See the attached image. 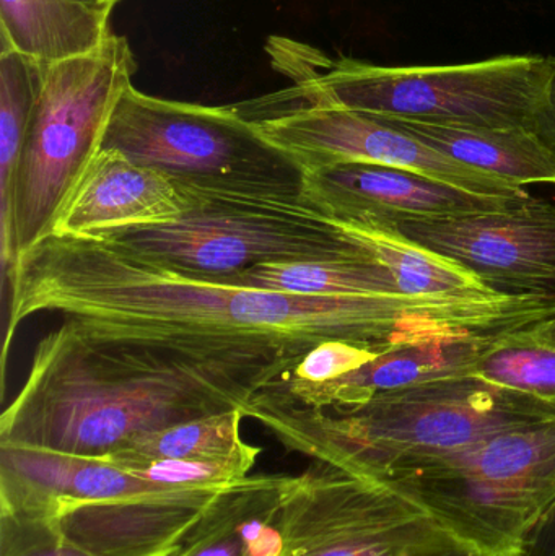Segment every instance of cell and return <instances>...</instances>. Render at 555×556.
<instances>
[{"label": "cell", "mask_w": 555, "mask_h": 556, "mask_svg": "<svg viewBox=\"0 0 555 556\" xmlns=\"http://www.w3.org/2000/svg\"><path fill=\"white\" fill-rule=\"evenodd\" d=\"M237 287L302 296H396V281L377 256L364 260L261 264L220 278Z\"/></svg>", "instance_id": "7402d4cb"}, {"label": "cell", "mask_w": 555, "mask_h": 556, "mask_svg": "<svg viewBox=\"0 0 555 556\" xmlns=\"http://www.w3.org/2000/svg\"><path fill=\"white\" fill-rule=\"evenodd\" d=\"M541 324L499 337L472 378L555 405V340Z\"/></svg>", "instance_id": "cb8c5ba5"}, {"label": "cell", "mask_w": 555, "mask_h": 556, "mask_svg": "<svg viewBox=\"0 0 555 556\" xmlns=\"http://www.w3.org/2000/svg\"><path fill=\"white\" fill-rule=\"evenodd\" d=\"M136 72V55L117 35L90 54L49 64L26 130L9 211L0 218L3 281L25 251L54 231L62 208L100 152L114 108Z\"/></svg>", "instance_id": "8992f818"}, {"label": "cell", "mask_w": 555, "mask_h": 556, "mask_svg": "<svg viewBox=\"0 0 555 556\" xmlns=\"http://www.w3.org/2000/svg\"><path fill=\"white\" fill-rule=\"evenodd\" d=\"M77 2L84 3V5L90 7V9L97 10V12L106 13L111 15L114 7L121 2V0H77Z\"/></svg>", "instance_id": "83f0119b"}, {"label": "cell", "mask_w": 555, "mask_h": 556, "mask_svg": "<svg viewBox=\"0 0 555 556\" xmlns=\"http://www.w3.org/2000/svg\"><path fill=\"white\" fill-rule=\"evenodd\" d=\"M352 237L370 248L390 270L401 294L414 298L481 300L497 296L499 291L463 267L401 237L378 222H341Z\"/></svg>", "instance_id": "ffe728a7"}, {"label": "cell", "mask_w": 555, "mask_h": 556, "mask_svg": "<svg viewBox=\"0 0 555 556\" xmlns=\"http://www.w3.org/2000/svg\"><path fill=\"white\" fill-rule=\"evenodd\" d=\"M554 2H555V0H554Z\"/></svg>", "instance_id": "4dcf8cb0"}, {"label": "cell", "mask_w": 555, "mask_h": 556, "mask_svg": "<svg viewBox=\"0 0 555 556\" xmlns=\"http://www.w3.org/2000/svg\"><path fill=\"white\" fill-rule=\"evenodd\" d=\"M0 556H94L72 544L52 515L0 509Z\"/></svg>", "instance_id": "d4e9b609"}, {"label": "cell", "mask_w": 555, "mask_h": 556, "mask_svg": "<svg viewBox=\"0 0 555 556\" xmlns=\"http://www.w3.org/2000/svg\"><path fill=\"white\" fill-rule=\"evenodd\" d=\"M507 336V333H505ZM502 336L452 337L390 350L362 368L328 382L289 379L267 389L312 408L364 404L380 392L443 379L472 378L485 353Z\"/></svg>", "instance_id": "2e32d148"}, {"label": "cell", "mask_w": 555, "mask_h": 556, "mask_svg": "<svg viewBox=\"0 0 555 556\" xmlns=\"http://www.w3.org/2000/svg\"><path fill=\"white\" fill-rule=\"evenodd\" d=\"M305 194L341 222L453 217L504 211L527 201L472 194L426 176L368 163L310 169Z\"/></svg>", "instance_id": "7c38bea8"}, {"label": "cell", "mask_w": 555, "mask_h": 556, "mask_svg": "<svg viewBox=\"0 0 555 556\" xmlns=\"http://www.w3.org/2000/svg\"><path fill=\"white\" fill-rule=\"evenodd\" d=\"M225 486H181L77 503L54 518L62 534L88 554L168 556Z\"/></svg>", "instance_id": "4fadbf2b"}, {"label": "cell", "mask_w": 555, "mask_h": 556, "mask_svg": "<svg viewBox=\"0 0 555 556\" xmlns=\"http://www.w3.org/2000/svg\"><path fill=\"white\" fill-rule=\"evenodd\" d=\"M243 418V412L235 408L182 421L142 434L104 459L121 467L152 460H202L235 464L250 472L261 450L241 438Z\"/></svg>", "instance_id": "44dd1931"}, {"label": "cell", "mask_w": 555, "mask_h": 556, "mask_svg": "<svg viewBox=\"0 0 555 556\" xmlns=\"http://www.w3.org/2000/svg\"><path fill=\"white\" fill-rule=\"evenodd\" d=\"M534 132L555 156V55L547 58V84L534 121Z\"/></svg>", "instance_id": "4316f807"}, {"label": "cell", "mask_w": 555, "mask_h": 556, "mask_svg": "<svg viewBox=\"0 0 555 556\" xmlns=\"http://www.w3.org/2000/svg\"><path fill=\"white\" fill-rule=\"evenodd\" d=\"M282 556H485L387 483L316 463L290 477Z\"/></svg>", "instance_id": "9c48e42d"}, {"label": "cell", "mask_w": 555, "mask_h": 556, "mask_svg": "<svg viewBox=\"0 0 555 556\" xmlns=\"http://www.w3.org/2000/svg\"><path fill=\"white\" fill-rule=\"evenodd\" d=\"M274 71L292 81L283 100L374 116L469 129L534 130L547 58L499 55L449 65H378L331 58L308 42L270 36Z\"/></svg>", "instance_id": "277c9868"}, {"label": "cell", "mask_w": 555, "mask_h": 556, "mask_svg": "<svg viewBox=\"0 0 555 556\" xmlns=\"http://www.w3.org/2000/svg\"><path fill=\"white\" fill-rule=\"evenodd\" d=\"M378 224L462 264L499 293L555 300L553 202L531 195L504 211L404 217Z\"/></svg>", "instance_id": "8fae6325"}, {"label": "cell", "mask_w": 555, "mask_h": 556, "mask_svg": "<svg viewBox=\"0 0 555 556\" xmlns=\"http://www.w3.org/2000/svg\"><path fill=\"white\" fill-rule=\"evenodd\" d=\"M48 67L41 59L0 49V218L9 211L23 142Z\"/></svg>", "instance_id": "603a6c76"}, {"label": "cell", "mask_w": 555, "mask_h": 556, "mask_svg": "<svg viewBox=\"0 0 555 556\" xmlns=\"http://www.w3.org/2000/svg\"><path fill=\"white\" fill-rule=\"evenodd\" d=\"M175 186L181 195L175 220L91 238L136 260L214 280L261 264L375 256L305 192L257 195Z\"/></svg>", "instance_id": "5b68a950"}, {"label": "cell", "mask_w": 555, "mask_h": 556, "mask_svg": "<svg viewBox=\"0 0 555 556\" xmlns=\"http://www.w3.org/2000/svg\"><path fill=\"white\" fill-rule=\"evenodd\" d=\"M101 149L117 150L175 185L257 195L305 192V168L234 106L163 100L134 85L117 101Z\"/></svg>", "instance_id": "ba28073f"}, {"label": "cell", "mask_w": 555, "mask_h": 556, "mask_svg": "<svg viewBox=\"0 0 555 556\" xmlns=\"http://www.w3.org/2000/svg\"><path fill=\"white\" fill-rule=\"evenodd\" d=\"M381 119L450 159L521 188L530 185L555 186V156L534 130L469 129L391 117Z\"/></svg>", "instance_id": "ac0fdd59"}, {"label": "cell", "mask_w": 555, "mask_h": 556, "mask_svg": "<svg viewBox=\"0 0 555 556\" xmlns=\"http://www.w3.org/2000/svg\"><path fill=\"white\" fill-rule=\"evenodd\" d=\"M104 457L0 443V509L58 515L65 506L163 490Z\"/></svg>", "instance_id": "5bb4252c"}, {"label": "cell", "mask_w": 555, "mask_h": 556, "mask_svg": "<svg viewBox=\"0 0 555 556\" xmlns=\"http://www.w3.org/2000/svg\"><path fill=\"white\" fill-rule=\"evenodd\" d=\"M254 394L139 346L94 339L64 320L46 333L0 443L108 457L142 434L222 412Z\"/></svg>", "instance_id": "7a4b0ae2"}, {"label": "cell", "mask_w": 555, "mask_h": 556, "mask_svg": "<svg viewBox=\"0 0 555 556\" xmlns=\"http://www.w3.org/2000/svg\"><path fill=\"white\" fill-rule=\"evenodd\" d=\"M290 477L248 476L225 486L168 556H282Z\"/></svg>", "instance_id": "e0dca14e"}, {"label": "cell", "mask_w": 555, "mask_h": 556, "mask_svg": "<svg viewBox=\"0 0 555 556\" xmlns=\"http://www.w3.org/2000/svg\"><path fill=\"white\" fill-rule=\"evenodd\" d=\"M179 214L181 195L172 179L117 150L101 149L62 208L52 235L100 237L166 224Z\"/></svg>", "instance_id": "9a60e30c"}, {"label": "cell", "mask_w": 555, "mask_h": 556, "mask_svg": "<svg viewBox=\"0 0 555 556\" xmlns=\"http://www.w3.org/2000/svg\"><path fill=\"white\" fill-rule=\"evenodd\" d=\"M375 480L482 555H525L555 513V418L404 464Z\"/></svg>", "instance_id": "52a82bcc"}, {"label": "cell", "mask_w": 555, "mask_h": 556, "mask_svg": "<svg viewBox=\"0 0 555 556\" xmlns=\"http://www.w3.org/2000/svg\"><path fill=\"white\" fill-rule=\"evenodd\" d=\"M244 417L316 463L380 479L404 464L554 420L555 405L481 379L459 378L380 392L348 407H303L263 391L251 399Z\"/></svg>", "instance_id": "3957f363"}, {"label": "cell", "mask_w": 555, "mask_h": 556, "mask_svg": "<svg viewBox=\"0 0 555 556\" xmlns=\"http://www.w3.org/2000/svg\"><path fill=\"white\" fill-rule=\"evenodd\" d=\"M541 327H543V330L547 333V336L553 337L555 340V317H553V319L546 320V323L541 324Z\"/></svg>", "instance_id": "f1b7e54d"}, {"label": "cell", "mask_w": 555, "mask_h": 556, "mask_svg": "<svg viewBox=\"0 0 555 556\" xmlns=\"http://www.w3.org/2000/svg\"><path fill=\"white\" fill-rule=\"evenodd\" d=\"M261 136L310 169L368 163L404 169L472 194L528 199L521 186L471 168L371 114L295 103L270 93L234 106Z\"/></svg>", "instance_id": "30bf717a"}, {"label": "cell", "mask_w": 555, "mask_h": 556, "mask_svg": "<svg viewBox=\"0 0 555 556\" xmlns=\"http://www.w3.org/2000/svg\"><path fill=\"white\" fill-rule=\"evenodd\" d=\"M381 355L383 352L358 345V343L328 340V342L319 343L318 346L310 350L293 369L289 379L305 382L332 381V379L341 378V376L362 368Z\"/></svg>", "instance_id": "484cf974"}, {"label": "cell", "mask_w": 555, "mask_h": 556, "mask_svg": "<svg viewBox=\"0 0 555 556\" xmlns=\"http://www.w3.org/2000/svg\"><path fill=\"white\" fill-rule=\"evenodd\" d=\"M111 35L110 15L77 0H0V49L48 64L90 54Z\"/></svg>", "instance_id": "d6986e66"}, {"label": "cell", "mask_w": 555, "mask_h": 556, "mask_svg": "<svg viewBox=\"0 0 555 556\" xmlns=\"http://www.w3.org/2000/svg\"><path fill=\"white\" fill-rule=\"evenodd\" d=\"M517 556H525V555H517Z\"/></svg>", "instance_id": "f546056e"}, {"label": "cell", "mask_w": 555, "mask_h": 556, "mask_svg": "<svg viewBox=\"0 0 555 556\" xmlns=\"http://www.w3.org/2000/svg\"><path fill=\"white\" fill-rule=\"evenodd\" d=\"M2 372L13 336L39 313L61 314L94 339L139 346L257 395L283 384L319 343L378 352L485 336L497 301L450 298L302 296L237 287L146 263L100 238L49 235L7 276Z\"/></svg>", "instance_id": "6da1fadb"}]
</instances>
